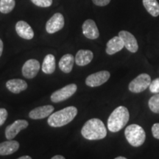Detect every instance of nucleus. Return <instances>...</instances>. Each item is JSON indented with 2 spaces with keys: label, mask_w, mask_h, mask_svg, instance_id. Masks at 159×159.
<instances>
[{
  "label": "nucleus",
  "mask_w": 159,
  "mask_h": 159,
  "mask_svg": "<svg viewBox=\"0 0 159 159\" xmlns=\"http://www.w3.org/2000/svg\"><path fill=\"white\" fill-rule=\"evenodd\" d=\"M81 134L88 140H100L107 136V130L100 119H91L83 125Z\"/></svg>",
  "instance_id": "obj_1"
},
{
  "label": "nucleus",
  "mask_w": 159,
  "mask_h": 159,
  "mask_svg": "<svg viewBox=\"0 0 159 159\" xmlns=\"http://www.w3.org/2000/svg\"><path fill=\"white\" fill-rule=\"evenodd\" d=\"M130 114L128 108L119 106L111 113L108 119V128L111 132L116 133L124 128L128 122Z\"/></svg>",
  "instance_id": "obj_2"
},
{
  "label": "nucleus",
  "mask_w": 159,
  "mask_h": 159,
  "mask_svg": "<svg viewBox=\"0 0 159 159\" xmlns=\"http://www.w3.org/2000/svg\"><path fill=\"white\" fill-rule=\"evenodd\" d=\"M77 114V109L74 106H69L52 114L48 118V124L53 128L64 126L71 122Z\"/></svg>",
  "instance_id": "obj_3"
},
{
  "label": "nucleus",
  "mask_w": 159,
  "mask_h": 159,
  "mask_svg": "<svg viewBox=\"0 0 159 159\" xmlns=\"http://www.w3.org/2000/svg\"><path fill=\"white\" fill-rule=\"evenodd\" d=\"M125 135L129 144L136 148L142 146L146 139L144 130L140 125L136 124L127 127L125 130Z\"/></svg>",
  "instance_id": "obj_4"
},
{
  "label": "nucleus",
  "mask_w": 159,
  "mask_h": 159,
  "mask_svg": "<svg viewBox=\"0 0 159 159\" xmlns=\"http://www.w3.org/2000/svg\"><path fill=\"white\" fill-rule=\"evenodd\" d=\"M151 83V77L148 74H141L133 80L128 89L133 93H141L148 88Z\"/></svg>",
  "instance_id": "obj_5"
},
{
  "label": "nucleus",
  "mask_w": 159,
  "mask_h": 159,
  "mask_svg": "<svg viewBox=\"0 0 159 159\" xmlns=\"http://www.w3.org/2000/svg\"><path fill=\"white\" fill-rule=\"evenodd\" d=\"M77 89V85L71 83L66 85L63 88L58 89L51 95V100L53 102H60L66 100L67 99L70 98L73 94L76 92Z\"/></svg>",
  "instance_id": "obj_6"
},
{
  "label": "nucleus",
  "mask_w": 159,
  "mask_h": 159,
  "mask_svg": "<svg viewBox=\"0 0 159 159\" xmlns=\"http://www.w3.org/2000/svg\"><path fill=\"white\" fill-rule=\"evenodd\" d=\"M64 17L61 13H56L47 21L46 24V30L49 34L61 30L64 27Z\"/></svg>",
  "instance_id": "obj_7"
},
{
  "label": "nucleus",
  "mask_w": 159,
  "mask_h": 159,
  "mask_svg": "<svg viewBox=\"0 0 159 159\" xmlns=\"http://www.w3.org/2000/svg\"><path fill=\"white\" fill-rule=\"evenodd\" d=\"M111 74L108 71H100L87 77L85 84L90 87H97L104 84L110 78Z\"/></svg>",
  "instance_id": "obj_8"
},
{
  "label": "nucleus",
  "mask_w": 159,
  "mask_h": 159,
  "mask_svg": "<svg viewBox=\"0 0 159 159\" xmlns=\"http://www.w3.org/2000/svg\"><path fill=\"white\" fill-rule=\"evenodd\" d=\"M28 127L27 121L23 119H19L15 121L13 124L8 125L5 129V136L8 140L14 139L21 130L27 128Z\"/></svg>",
  "instance_id": "obj_9"
},
{
  "label": "nucleus",
  "mask_w": 159,
  "mask_h": 159,
  "mask_svg": "<svg viewBox=\"0 0 159 159\" xmlns=\"http://www.w3.org/2000/svg\"><path fill=\"white\" fill-rule=\"evenodd\" d=\"M119 36L122 40L125 47L132 53H136L139 49V45L136 38L130 32L122 30L119 33Z\"/></svg>",
  "instance_id": "obj_10"
},
{
  "label": "nucleus",
  "mask_w": 159,
  "mask_h": 159,
  "mask_svg": "<svg viewBox=\"0 0 159 159\" xmlns=\"http://www.w3.org/2000/svg\"><path fill=\"white\" fill-rule=\"evenodd\" d=\"M40 63L35 59H30L23 65L22 75L26 78L32 79L36 76L40 69Z\"/></svg>",
  "instance_id": "obj_11"
},
{
  "label": "nucleus",
  "mask_w": 159,
  "mask_h": 159,
  "mask_svg": "<svg viewBox=\"0 0 159 159\" xmlns=\"http://www.w3.org/2000/svg\"><path fill=\"white\" fill-rule=\"evenodd\" d=\"M83 33L87 39L94 40L99 36V30L96 23L92 19H87L84 21L82 26Z\"/></svg>",
  "instance_id": "obj_12"
},
{
  "label": "nucleus",
  "mask_w": 159,
  "mask_h": 159,
  "mask_svg": "<svg viewBox=\"0 0 159 159\" xmlns=\"http://www.w3.org/2000/svg\"><path fill=\"white\" fill-rule=\"evenodd\" d=\"M54 111V107L52 105H43L32 110L29 114L30 118L33 119H41L47 118L52 114Z\"/></svg>",
  "instance_id": "obj_13"
},
{
  "label": "nucleus",
  "mask_w": 159,
  "mask_h": 159,
  "mask_svg": "<svg viewBox=\"0 0 159 159\" xmlns=\"http://www.w3.org/2000/svg\"><path fill=\"white\" fill-rule=\"evenodd\" d=\"M16 31L20 37L26 40H30L34 37V32L26 21H19L16 25Z\"/></svg>",
  "instance_id": "obj_14"
},
{
  "label": "nucleus",
  "mask_w": 159,
  "mask_h": 159,
  "mask_svg": "<svg viewBox=\"0 0 159 159\" xmlns=\"http://www.w3.org/2000/svg\"><path fill=\"white\" fill-rule=\"evenodd\" d=\"M124 47L125 45L122 40L118 35V36H115L109 40L108 42L107 43L105 52L108 55H112L122 50Z\"/></svg>",
  "instance_id": "obj_15"
},
{
  "label": "nucleus",
  "mask_w": 159,
  "mask_h": 159,
  "mask_svg": "<svg viewBox=\"0 0 159 159\" xmlns=\"http://www.w3.org/2000/svg\"><path fill=\"white\" fill-rule=\"evenodd\" d=\"M94 57V54L91 50L80 49L77 52L75 61L79 66H84L91 62Z\"/></svg>",
  "instance_id": "obj_16"
},
{
  "label": "nucleus",
  "mask_w": 159,
  "mask_h": 159,
  "mask_svg": "<svg viewBox=\"0 0 159 159\" xmlns=\"http://www.w3.org/2000/svg\"><path fill=\"white\" fill-rule=\"evenodd\" d=\"M6 87L10 91L14 94H19L27 88V83L21 79L10 80L6 83Z\"/></svg>",
  "instance_id": "obj_17"
},
{
  "label": "nucleus",
  "mask_w": 159,
  "mask_h": 159,
  "mask_svg": "<svg viewBox=\"0 0 159 159\" xmlns=\"http://www.w3.org/2000/svg\"><path fill=\"white\" fill-rule=\"evenodd\" d=\"M19 143L16 141L8 140L0 143V156H8L19 150Z\"/></svg>",
  "instance_id": "obj_18"
},
{
  "label": "nucleus",
  "mask_w": 159,
  "mask_h": 159,
  "mask_svg": "<svg viewBox=\"0 0 159 159\" xmlns=\"http://www.w3.org/2000/svg\"><path fill=\"white\" fill-rule=\"evenodd\" d=\"M75 63V57L71 54H66L59 61V68L63 72L69 73L72 70Z\"/></svg>",
  "instance_id": "obj_19"
},
{
  "label": "nucleus",
  "mask_w": 159,
  "mask_h": 159,
  "mask_svg": "<svg viewBox=\"0 0 159 159\" xmlns=\"http://www.w3.org/2000/svg\"><path fill=\"white\" fill-rule=\"evenodd\" d=\"M55 70V58L53 55L49 54L44 57L42 64V71L47 75L52 74Z\"/></svg>",
  "instance_id": "obj_20"
},
{
  "label": "nucleus",
  "mask_w": 159,
  "mask_h": 159,
  "mask_svg": "<svg viewBox=\"0 0 159 159\" xmlns=\"http://www.w3.org/2000/svg\"><path fill=\"white\" fill-rule=\"evenodd\" d=\"M143 5L150 14L153 17L159 16V3L157 0H142Z\"/></svg>",
  "instance_id": "obj_21"
},
{
  "label": "nucleus",
  "mask_w": 159,
  "mask_h": 159,
  "mask_svg": "<svg viewBox=\"0 0 159 159\" xmlns=\"http://www.w3.org/2000/svg\"><path fill=\"white\" fill-rule=\"evenodd\" d=\"M15 0H0V12L4 14L11 13L14 9Z\"/></svg>",
  "instance_id": "obj_22"
},
{
  "label": "nucleus",
  "mask_w": 159,
  "mask_h": 159,
  "mask_svg": "<svg viewBox=\"0 0 159 159\" xmlns=\"http://www.w3.org/2000/svg\"><path fill=\"white\" fill-rule=\"evenodd\" d=\"M149 108L155 114H159V94H156L149 99Z\"/></svg>",
  "instance_id": "obj_23"
},
{
  "label": "nucleus",
  "mask_w": 159,
  "mask_h": 159,
  "mask_svg": "<svg viewBox=\"0 0 159 159\" xmlns=\"http://www.w3.org/2000/svg\"><path fill=\"white\" fill-rule=\"evenodd\" d=\"M35 5L41 7H49L52 5V0H30Z\"/></svg>",
  "instance_id": "obj_24"
},
{
  "label": "nucleus",
  "mask_w": 159,
  "mask_h": 159,
  "mask_svg": "<svg viewBox=\"0 0 159 159\" xmlns=\"http://www.w3.org/2000/svg\"><path fill=\"white\" fill-rule=\"evenodd\" d=\"M149 88H150V91L153 94H159V77L155 79L150 83Z\"/></svg>",
  "instance_id": "obj_25"
},
{
  "label": "nucleus",
  "mask_w": 159,
  "mask_h": 159,
  "mask_svg": "<svg viewBox=\"0 0 159 159\" xmlns=\"http://www.w3.org/2000/svg\"><path fill=\"white\" fill-rule=\"evenodd\" d=\"M7 117V111L5 108H0V126L5 122Z\"/></svg>",
  "instance_id": "obj_26"
},
{
  "label": "nucleus",
  "mask_w": 159,
  "mask_h": 159,
  "mask_svg": "<svg viewBox=\"0 0 159 159\" xmlns=\"http://www.w3.org/2000/svg\"><path fill=\"white\" fill-rule=\"evenodd\" d=\"M152 133L154 138L159 139V123H156L152 125Z\"/></svg>",
  "instance_id": "obj_27"
},
{
  "label": "nucleus",
  "mask_w": 159,
  "mask_h": 159,
  "mask_svg": "<svg viewBox=\"0 0 159 159\" xmlns=\"http://www.w3.org/2000/svg\"><path fill=\"white\" fill-rule=\"evenodd\" d=\"M92 2L95 5L103 7V6L108 5L110 3L111 0H92Z\"/></svg>",
  "instance_id": "obj_28"
},
{
  "label": "nucleus",
  "mask_w": 159,
  "mask_h": 159,
  "mask_svg": "<svg viewBox=\"0 0 159 159\" xmlns=\"http://www.w3.org/2000/svg\"><path fill=\"white\" fill-rule=\"evenodd\" d=\"M3 52V42L2 41V39H0V57H1L2 54Z\"/></svg>",
  "instance_id": "obj_29"
},
{
  "label": "nucleus",
  "mask_w": 159,
  "mask_h": 159,
  "mask_svg": "<svg viewBox=\"0 0 159 159\" xmlns=\"http://www.w3.org/2000/svg\"><path fill=\"white\" fill-rule=\"evenodd\" d=\"M51 159H65V158L62 156H60V155H57V156H55L52 157Z\"/></svg>",
  "instance_id": "obj_30"
},
{
  "label": "nucleus",
  "mask_w": 159,
  "mask_h": 159,
  "mask_svg": "<svg viewBox=\"0 0 159 159\" xmlns=\"http://www.w3.org/2000/svg\"><path fill=\"white\" fill-rule=\"evenodd\" d=\"M18 159H32V158L29 156H24L20 157V158H19Z\"/></svg>",
  "instance_id": "obj_31"
},
{
  "label": "nucleus",
  "mask_w": 159,
  "mask_h": 159,
  "mask_svg": "<svg viewBox=\"0 0 159 159\" xmlns=\"http://www.w3.org/2000/svg\"><path fill=\"white\" fill-rule=\"evenodd\" d=\"M114 159H128V158H125V157H122V156H119V157H117V158H114Z\"/></svg>",
  "instance_id": "obj_32"
}]
</instances>
